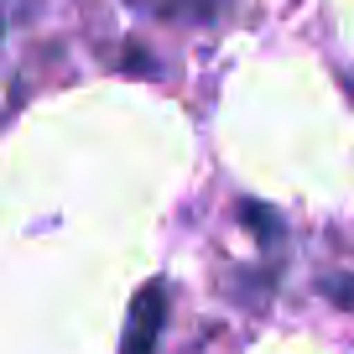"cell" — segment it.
Segmentation results:
<instances>
[{
  "label": "cell",
  "mask_w": 354,
  "mask_h": 354,
  "mask_svg": "<svg viewBox=\"0 0 354 354\" xmlns=\"http://www.w3.org/2000/svg\"><path fill=\"white\" fill-rule=\"evenodd\" d=\"M162 323H167V287L151 281V287H141L136 302H131V323H125V349L120 354H156Z\"/></svg>",
  "instance_id": "6da1fadb"
},
{
  "label": "cell",
  "mask_w": 354,
  "mask_h": 354,
  "mask_svg": "<svg viewBox=\"0 0 354 354\" xmlns=\"http://www.w3.org/2000/svg\"><path fill=\"white\" fill-rule=\"evenodd\" d=\"M146 16H162V21H183V26H209L230 11V0H131Z\"/></svg>",
  "instance_id": "7a4b0ae2"
}]
</instances>
